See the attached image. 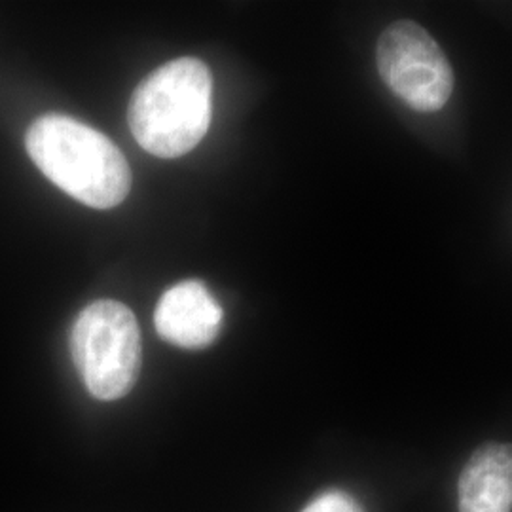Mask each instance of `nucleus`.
I'll return each mask as SVG.
<instances>
[{"mask_svg": "<svg viewBox=\"0 0 512 512\" xmlns=\"http://www.w3.org/2000/svg\"><path fill=\"white\" fill-rule=\"evenodd\" d=\"M74 366L99 401L126 397L141 374V330L128 306L97 300L80 311L71 330Z\"/></svg>", "mask_w": 512, "mask_h": 512, "instance_id": "obj_3", "label": "nucleus"}, {"mask_svg": "<svg viewBox=\"0 0 512 512\" xmlns=\"http://www.w3.org/2000/svg\"><path fill=\"white\" fill-rule=\"evenodd\" d=\"M213 78L196 57L158 67L137 86L129 103L135 141L158 158H179L198 147L211 122Z\"/></svg>", "mask_w": 512, "mask_h": 512, "instance_id": "obj_2", "label": "nucleus"}, {"mask_svg": "<svg viewBox=\"0 0 512 512\" xmlns=\"http://www.w3.org/2000/svg\"><path fill=\"white\" fill-rule=\"evenodd\" d=\"M376 67L385 86L418 112H439L454 93V71L421 25L395 21L378 38Z\"/></svg>", "mask_w": 512, "mask_h": 512, "instance_id": "obj_4", "label": "nucleus"}, {"mask_svg": "<svg viewBox=\"0 0 512 512\" xmlns=\"http://www.w3.org/2000/svg\"><path fill=\"white\" fill-rule=\"evenodd\" d=\"M459 512H512V444L486 442L465 463Z\"/></svg>", "mask_w": 512, "mask_h": 512, "instance_id": "obj_6", "label": "nucleus"}, {"mask_svg": "<svg viewBox=\"0 0 512 512\" xmlns=\"http://www.w3.org/2000/svg\"><path fill=\"white\" fill-rule=\"evenodd\" d=\"M302 512H365V509L353 495L342 490H329L317 495Z\"/></svg>", "mask_w": 512, "mask_h": 512, "instance_id": "obj_7", "label": "nucleus"}, {"mask_svg": "<svg viewBox=\"0 0 512 512\" xmlns=\"http://www.w3.org/2000/svg\"><path fill=\"white\" fill-rule=\"evenodd\" d=\"M154 325L167 344L183 349L211 346L222 329V308L200 281H183L160 298Z\"/></svg>", "mask_w": 512, "mask_h": 512, "instance_id": "obj_5", "label": "nucleus"}, {"mask_svg": "<svg viewBox=\"0 0 512 512\" xmlns=\"http://www.w3.org/2000/svg\"><path fill=\"white\" fill-rule=\"evenodd\" d=\"M33 164L76 202L110 209L124 202L131 171L124 154L97 129L63 114H46L27 131Z\"/></svg>", "mask_w": 512, "mask_h": 512, "instance_id": "obj_1", "label": "nucleus"}]
</instances>
